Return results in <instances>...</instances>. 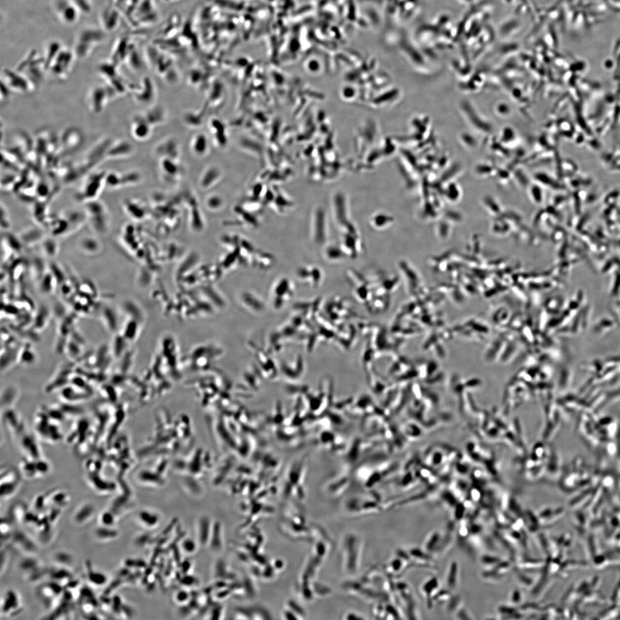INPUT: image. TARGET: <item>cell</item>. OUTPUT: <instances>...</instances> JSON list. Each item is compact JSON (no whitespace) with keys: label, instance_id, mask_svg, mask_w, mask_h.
I'll list each match as a JSON object with an SVG mask.
<instances>
[{"label":"cell","instance_id":"ba28073f","mask_svg":"<svg viewBox=\"0 0 620 620\" xmlns=\"http://www.w3.org/2000/svg\"><path fill=\"white\" fill-rule=\"evenodd\" d=\"M87 97V104L90 110L96 114L102 112L113 97L105 85L94 86L89 91Z\"/></svg>","mask_w":620,"mask_h":620},{"label":"cell","instance_id":"484cf974","mask_svg":"<svg viewBox=\"0 0 620 620\" xmlns=\"http://www.w3.org/2000/svg\"><path fill=\"white\" fill-rule=\"evenodd\" d=\"M51 577L56 582L61 584L65 581L66 583V584H68L72 580V574L70 573L69 571L64 569L54 570L51 573Z\"/></svg>","mask_w":620,"mask_h":620},{"label":"cell","instance_id":"8992f818","mask_svg":"<svg viewBox=\"0 0 620 620\" xmlns=\"http://www.w3.org/2000/svg\"><path fill=\"white\" fill-rule=\"evenodd\" d=\"M1 81L10 91L18 93L32 92L35 87L23 73L10 69H3L1 73Z\"/></svg>","mask_w":620,"mask_h":620},{"label":"cell","instance_id":"836d02e7","mask_svg":"<svg viewBox=\"0 0 620 620\" xmlns=\"http://www.w3.org/2000/svg\"><path fill=\"white\" fill-rule=\"evenodd\" d=\"M182 548L187 553H192L195 551L197 548V545L195 542L191 539H185L182 543Z\"/></svg>","mask_w":620,"mask_h":620},{"label":"cell","instance_id":"ab89813d","mask_svg":"<svg viewBox=\"0 0 620 620\" xmlns=\"http://www.w3.org/2000/svg\"><path fill=\"white\" fill-rule=\"evenodd\" d=\"M346 619L348 620H365V619L363 618L362 616H360L359 615H357L356 614H349L348 616H347Z\"/></svg>","mask_w":620,"mask_h":620},{"label":"cell","instance_id":"30bf717a","mask_svg":"<svg viewBox=\"0 0 620 620\" xmlns=\"http://www.w3.org/2000/svg\"><path fill=\"white\" fill-rule=\"evenodd\" d=\"M55 10L61 22L66 25H73L78 22L81 12L70 0H58Z\"/></svg>","mask_w":620,"mask_h":620},{"label":"cell","instance_id":"5b68a950","mask_svg":"<svg viewBox=\"0 0 620 620\" xmlns=\"http://www.w3.org/2000/svg\"><path fill=\"white\" fill-rule=\"evenodd\" d=\"M76 56L73 51L62 48L47 70L56 78L64 79L71 71Z\"/></svg>","mask_w":620,"mask_h":620},{"label":"cell","instance_id":"74e56055","mask_svg":"<svg viewBox=\"0 0 620 620\" xmlns=\"http://www.w3.org/2000/svg\"><path fill=\"white\" fill-rule=\"evenodd\" d=\"M521 595L520 592L518 590H514L512 595H511V601L513 604H518L520 602Z\"/></svg>","mask_w":620,"mask_h":620},{"label":"cell","instance_id":"7402d4cb","mask_svg":"<svg viewBox=\"0 0 620 620\" xmlns=\"http://www.w3.org/2000/svg\"><path fill=\"white\" fill-rule=\"evenodd\" d=\"M96 537L101 541H109L116 538L118 532L112 527L101 526L95 531Z\"/></svg>","mask_w":620,"mask_h":620},{"label":"cell","instance_id":"cb8c5ba5","mask_svg":"<svg viewBox=\"0 0 620 620\" xmlns=\"http://www.w3.org/2000/svg\"><path fill=\"white\" fill-rule=\"evenodd\" d=\"M16 544L20 546L21 547L26 550L31 551H34L35 547L33 542L24 535L22 532H17L16 534L15 539H14Z\"/></svg>","mask_w":620,"mask_h":620},{"label":"cell","instance_id":"ac0fdd59","mask_svg":"<svg viewBox=\"0 0 620 620\" xmlns=\"http://www.w3.org/2000/svg\"><path fill=\"white\" fill-rule=\"evenodd\" d=\"M62 48L61 44L58 41H51L48 44L46 48H45V54L43 57L45 69L48 70L49 66L51 65L60 52Z\"/></svg>","mask_w":620,"mask_h":620},{"label":"cell","instance_id":"4fadbf2b","mask_svg":"<svg viewBox=\"0 0 620 620\" xmlns=\"http://www.w3.org/2000/svg\"><path fill=\"white\" fill-rule=\"evenodd\" d=\"M101 29L107 33L113 30L116 27L117 14L111 7H105L100 15Z\"/></svg>","mask_w":620,"mask_h":620},{"label":"cell","instance_id":"ffe728a7","mask_svg":"<svg viewBox=\"0 0 620 620\" xmlns=\"http://www.w3.org/2000/svg\"><path fill=\"white\" fill-rule=\"evenodd\" d=\"M438 587L439 581L438 580L437 578H432V579L427 581L424 584L422 587V593L427 598V600H428L429 601L432 600L433 603V596L438 591Z\"/></svg>","mask_w":620,"mask_h":620},{"label":"cell","instance_id":"277c9868","mask_svg":"<svg viewBox=\"0 0 620 620\" xmlns=\"http://www.w3.org/2000/svg\"><path fill=\"white\" fill-rule=\"evenodd\" d=\"M87 219L92 229L98 234L106 233L109 224V216L106 207L96 200L86 203Z\"/></svg>","mask_w":620,"mask_h":620},{"label":"cell","instance_id":"2e32d148","mask_svg":"<svg viewBox=\"0 0 620 620\" xmlns=\"http://www.w3.org/2000/svg\"><path fill=\"white\" fill-rule=\"evenodd\" d=\"M87 576L89 582L97 586H102L106 584L108 578L105 574L98 572L93 569L92 563L90 561L86 563Z\"/></svg>","mask_w":620,"mask_h":620},{"label":"cell","instance_id":"d6986e66","mask_svg":"<svg viewBox=\"0 0 620 620\" xmlns=\"http://www.w3.org/2000/svg\"><path fill=\"white\" fill-rule=\"evenodd\" d=\"M94 514L93 507L90 504H86L79 508L74 515V520L78 524H84L91 520Z\"/></svg>","mask_w":620,"mask_h":620},{"label":"cell","instance_id":"8d00e7d4","mask_svg":"<svg viewBox=\"0 0 620 620\" xmlns=\"http://www.w3.org/2000/svg\"><path fill=\"white\" fill-rule=\"evenodd\" d=\"M189 597L188 593L187 591L182 590L179 591L176 595V600L178 602L183 603L188 600Z\"/></svg>","mask_w":620,"mask_h":620},{"label":"cell","instance_id":"4dcf8cb0","mask_svg":"<svg viewBox=\"0 0 620 620\" xmlns=\"http://www.w3.org/2000/svg\"><path fill=\"white\" fill-rule=\"evenodd\" d=\"M100 521L103 526L112 527L115 523V514L110 512H105L101 515Z\"/></svg>","mask_w":620,"mask_h":620},{"label":"cell","instance_id":"f546056e","mask_svg":"<svg viewBox=\"0 0 620 620\" xmlns=\"http://www.w3.org/2000/svg\"><path fill=\"white\" fill-rule=\"evenodd\" d=\"M77 6L81 13L87 14L92 11V6L90 0H70Z\"/></svg>","mask_w":620,"mask_h":620},{"label":"cell","instance_id":"e575fe53","mask_svg":"<svg viewBox=\"0 0 620 620\" xmlns=\"http://www.w3.org/2000/svg\"><path fill=\"white\" fill-rule=\"evenodd\" d=\"M125 565L128 567H134V568H145L146 566V562L143 561L142 560H138L134 559H128L125 560Z\"/></svg>","mask_w":620,"mask_h":620},{"label":"cell","instance_id":"7c38bea8","mask_svg":"<svg viewBox=\"0 0 620 620\" xmlns=\"http://www.w3.org/2000/svg\"><path fill=\"white\" fill-rule=\"evenodd\" d=\"M20 600L15 591L10 590L6 593L1 602V611L3 614L11 615L18 612Z\"/></svg>","mask_w":620,"mask_h":620},{"label":"cell","instance_id":"d590c367","mask_svg":"<svg viewBox=\"0 0 620 620\" xmlns=\"http://www.w3.org/2000/svg\"><path fill=\"white\" fill-rule=\"evenodd\" d=\"M56 560L59 563L69 565L72 562V556L66 552H59L55 557Z\"/></svg>","mask_w":620,"mask_h":620},{"label":"cell","instance_id":"8fae6325","mask_svg":"<svg viewBox=\"0 0 620 620\" xmlns=\"http://www.w3.org/2000/svg\"><path fill=\"white\" fill-rule=\"evenodd\" d=\"M151 126L145 117H136L132 122V134L137 140L148 139L152 132Z\"/></svg>","mask_w":620,"mask_h":620},{"label":"cell","instance_id":"f1b7e54d","mask_svg":"<svg viewBox=\"0 0 620 620\" xmlns=\"http://www.w3.org/2000/svg\"><path fill=\"white\" fill-rule=\"evenodd\" d=\"M21 567L26 572H36L38 568V563L36 560L27 558L21 563Z\"/></svg>","mask_w":620,"mask_h":620},{"label":"cell","instance_id":"e0dca14e","mask_svg":"<svg viewBox=\"0 0 620 620\" xmlns=\"http://www.w3.org/2000/svg\"><path fill=\"white\" fill-rule=\"evenodd\" d=\"M191 148L197 155H205L209 149L208 138L204 134L196 135L192 139Z\"/></svg>","mask_w":620,"mask_h":620},{"label":"cell","instance_id":"9c48e42d","mask_svg":"<svg viewBox=\"0 0 620 620\" xmlns=\"http://www.w3.org/2000/svg\"><path fill=\"white\" fill-rule=\"evenodd\" d=\"M296 274L300 281L314 287L320 286L324 278V271L319 266L314 264L300 266L297 269Z\"/></svg>","mask_w":620,"mask_h":620},{"label":"cell","instance_id":"1f68e13d","mask_svg":"<svg viewBox=\"0 0 620 620\" xmlns=\"http://www.w3.org/2000/svg\"><path fill=\"white\" fill-rule=\"evenodd\" d=\"M404 560L401 558L392 560L390 563V569L394 573H399L404 569Z\"/></svg>","mask_w":620,"mask_h":620},{"label":"cell","instance_id":"4316f807","mask_svg":"<svg viewBox=\"0 0 620 620\" xmlns=\"http://www.w3.org/2000/svg\"><path fill=\"white\" fill-rule=\"evenodd\" d=\"M210 523L208 518H202L200 523V530H199V538L202 545H205L208 541L210 535Z\"/></svg>","mask_w":620,"mask_h":620},{"label":"cell","instance_id":"44dd1931","mask_svg":"<svg viewBox=\"0 0 620 620\" xmlns=\"http://www.w3.org/2000/svg\"><path fill=\"white\" fill-rule=\"evenodd\" d=\"M80 248L83 252L92 255L100 251L101 245L95 238L86 237L80 241Z\"/></svg>","mask_w":620,"mask_h":620},{"label":"cell","instance_id":"9a60e30c","mask_svg":"<svg viewBox=\"0 0 620 620\" xmlns=\"http://www.w3.org/2000/svg\"><path fill=\"white\" fill-rule=\"evenodd\" d=\"M322 251V255L326 261L330 262H336L342 260L345 256L340 247H336L335 245L328 244L324 247Z\"/></svg>","mask_w":620,"mask_h":620},{"label":"cell","instance_id":"6da1fadb","mask_svg":"<svg viewBox=\"0 0 620 620\" xmlns=\"http://www.w3.org/2000/svg\"><path fill=\"white\" fill-rule=\"evenodd\" d=\"M106 32L101 28L88 27L80 31L76 37L73 52L76 58L85 59L104 41Z\"/></svg>","mask_w":620,"mask_h":620},{"label":"cell","instance_id":"5bb4252c","mask_svg":"<svg viewBox=\"0 0 620 620\" xmlns=\"http://www.w3.org/2000/svg\"><path fill=\"white\" fill-rule=\"evenodd\" d=\"M133 150L132 146L127 142L120 141L110 144L107 150L106 156L118 157L129 155Z\"/></svg>","mask_w":620,"mask_h":620},{"label":"cell","instance_id":"f35d334b","mask_svg":"<svg viewBox=\"0 0 620 620\" xmlns=\"http://www.w3.org/2000/svg\"><path fill=\"white\" fill-rule=\"evenodd\" d=\"M606 449L607 450V453L610 455H614L617 451V447L614 443H609L607 447L606 446Z\"/></svg>","mask_w":620,"mask_h":620},{"label":"cell","instance_id":"52a82bcc","mask_svg":"<svg viewBox=\"0 0 620 620\" xmlns=\"http://www.w3.org/2000/svg\"><path fill=\"white\" fill-rule=\"evenodd\" d=\"M106 175L103 172L90 175L80 188L78 199L86 203L96 200V198L102 190L103 185L106 184Z\"/></svg>","mask_w":620,"mask_h":620},{"label":"cell","instance_id":"60d3db41","mask_svg":"<svg viewBox=\"0 0 620 620\" xmlns=\"http://www.w3.org/2000/svg\"><path fill=\"white\" fill-rule=\"evenodd\" d=\"M194 583L195 579H194V577L193 579H192V577H188L187 578H185V579H184L183 581V584L187 586L192 585V584H194Z\"/></svg>","mask_w":620,"mask_h":620},{"label":"cell","instance_id":"d6a6232c","mask_svg":"<svg viewBox=\"0 0 620 620\" xmlns=\"http://www.w3.org/2000/svg\"><path fill=\"white\" fill-rule=\"evenodd\" d=\"M213 535L212 538V546L213 549H217L220 548V538L219 537V529L218 525H215L214 527L213 531Z\"/></svg>","mask_w":620,"mask_h":620},{"label":"cell","instance_id":"d4e9b609","mask_svg":"<svg viewBox=\"0 0 620 620\" xmlns=\"http://www.w3.org/2000/svg\"><path fill=\"white\" fill-rule=\"evenodd\" d=\"M441 536L439 532H434V533L430 536L428 539H427L425 544L426 552L428 553L434 552L437 549L438 546L441 542Z\"/></svg>","mask_w":620,"mask_h":620},{"label":"cell","instance_id":"83f0119b","mask_svg":"<svg viewBox=\"0 0 620 620\" xmlns=\"http://www.w3.org/2000/svg\"><path fill=\"white\" fill-rule=\"evenodd\" d=\"M139 518L142 523L149 527L155 526L159 521L158 516L148 512H142L139 514Z\"/></svg>","mask_w":620,"mask_h":620},{"label":"cell","instance_id":"603a6c76","mask_svg":"<svg viewBox=\"0 0 620 620\" xmlns=\"http://www.w3.org/2000/svg\"><path fill=\"white\" fill-rule=\"evenodd\" d=\"M458 574L457 563L456 562L452 563L449 569H448L446 581L447 586L450 589L454 590L457 587L458 578Z\"/></svg>","mask_w":620,"mask_h":620},{"label":"cell","instance_id":"3957f363","mask_svg":"<svg viewBox=\"0 0 620 620\" xmlns=\"http://www.w3.org/2000/svg\"><path fill=\"white\" fill-rule=\"evenodd\" d=\"M327 210L322 206L315 207L310 219V237L313 243L324 247L328 243L329 222Z\"/></svg>","mask_w":620,"mask_h":620},{"label":"cell","instance_id":"7a4b0ae2","mask_svg":"<svg viewBox=\"0 0 620 620\" xmlns=\"http://www.w3.org/2000/svg\"><path fill=\"white\" fill-rule=\"evenodd\" d=\"M262 203L273 212L280 216H285L295 208V202L291 196L280 187V185H269Z\"/></svg>","mask_w":620,"mask_h":620}]
</instances>
